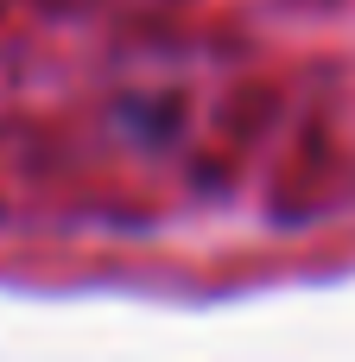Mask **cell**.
<instances>
[{
	"mask_svg": "<svg viewBox=\"0 0 355 362\" xmlns=\"http://www.w3.org/2000/svg\"><path fill=\"white\" fill-rule=\"evenodd\" d=\"M121 127H133V134H178V115L172 108H121Z\"/></svg>",
	"mask_w": 355,
	"mask_h": 362,
	"instance_id": "obj_1",
	"label": "cell"
}]
</instances>
